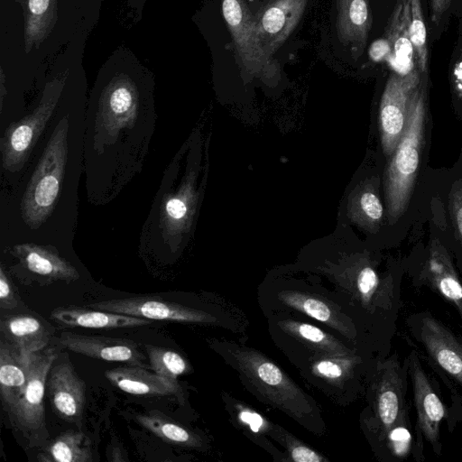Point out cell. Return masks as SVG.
Returning <instances> with one entry per match:
<instances>
[{
	"label": "cell",
	"mask_w": 462,
	"mask_h": 462,
	"mask_svg": "<svg viewBox=\"0 0 462 462\" xmlns=\"http://www.w3.org/2000/svg\"><path fill=\"white\" fill-rule=\"evenodd\" d=\"M367 252L328 262L317 270L336 289L328 292L355 320L372 352L380 358L390 355L402 306L401 285L404 268L391 265L383 273Z\"/></svg>",
	"instance_id": "cell-1"
},
{
	"label": "cell",
	"mask_w": 462,
	"mask_h": 462,
	"mask_svg": "<svg viewBox=\"0 0 462 462\" xmlns=\"http://www.w3.org/2000/svg\"><path fill=\"white\" fill-rule=\"evenodd\" d=\"M212 347L256 399L285 413L311 433H325L326 425L315 400L264 354L230 339L214 340Z\"/></svg>",
	"instance_id": "cell-2"
},
{
	"label": "cell",
	"mask_w": 462,
	"mask_h": 462,
	"mask_svg": "<svg viewBox=\"0 0 462 462\" xmlns=\"http://www.w3.org/2000/svg\"><path fill=\"white\" fill-rule=\"evenodd\" d=\"M408 363L397 353L378 357L372 367L364 396L366 407L360 416L361 429L371 448L391 430L411 424L407 402Z\"/></svg>",
	"instance_id": "cell-3"
},
{
	"label": "cell",
	"mask_w": 462,
	"mask_h": 462,
	"mask_svg": "<svg viewBox=\"0 0 462 462\" xmlns=\"http://www.w3.org/2000/svg\"><path fill=\"white\" fill-rule=\"evenodd\" d=\"M426 119L423 81L412 94L407 125L384 174L383 190L390 224L395 223L407 210L420 166Z\"/></svg>",
	"instance_id": "cell-4"
},
{
	"label": "cell",
	"mask_w": 462,
	"mask_h": 462,
	"mask_svg": "<svg viewBox=\"0 0 462 462\" xmlns=\"http://www.w3.org/2000/svg\"><path fill=\"white\" fill-rule=\"evenodd\" d=\"M264 314L288 311L311 318L337 333L358 351L375 356L355 320L324 289L320 291L295 286H275L258 292ZM376 357V356H375Z\"/></svg>",
	"instance_id": "cell-5"
},
{
	"label": "cell",
	"mask_w": 462,
	"mask_h": 462,
	"mask_svg": "<svg viewBox=\"0 0 462 462\" xmlns=\"http://www.w3.org/2000/svg\"><path fill=\"white\" fill-rule=\"evenodd\" d=\"M357 354L351 356H316L291 364L301 377L332 402L347 405L364 396L368 374L376 359Z\"/></svg>",
	"instance_id": "cell-6"
},
{
	"label": "cell",
	"mask_w": 462,
	"mask_h": 462,
	"mask_svg": "<svg viewBox=\"0 0 462 462\" xmlns=\"http://www.w3.org/2000/svg\"><path fill=\"white\" fill-rule=\"evenodd\" d=\"M405 326L411 342L442 379L462 388V336L428 310L410 313Z\"/></svg>",
	"instance_id": "cell-7"
},
{
	"label": "cell",
	"mask_w": 462,
	"mask_h": 462,
	"mask_svg": "<svg viewBox=\"0 0 462 462\" xmlns=\"http://www.w3.org/2000/svg\"><path fill=\"white\" fill-rule=\"evenodd\" d=\"M265 316L272 340L291 363L316 356L366 355L337 338L332 332L305 322L291 312L278 311Z\"/></svg>",
	"instance_id": "cell-8"
},
{
	"label": "cell",
	"mask_w": 462,
	"mask_h": 462,
	"mask_svg": "<svg viewBox=\"0 0 462 462\" xmlns=\"http://www.w3.org/2000/svg\"><path fill=\"white\" fill-rule=\"evenodd\" d=\"M406 360L412 387L417 432L430 444L435 455L440 456L441 422L446 420L449 432L452 433L457 422L462 420V404H453L449 408L446 406L438 382L424 369L417 349H412L406 356Z\"/></svg>",
	"instance_id": "cell-9"
},
{
	"label": "cell",
	"mask_w": 462,
	"mask_h": 462,
	"mask_svg": "<svg viewBox=\"0 0 462 462\" xmlns=\"http://www.w3.org/2000/svg\"><path fill=\"white\" fill-rule=\"evenodd\" d=\"M68 121L53 131L22 202V214L31 227H38L50 215L58 197L67 159Z\"/></svg>",
	"instance_id": "cell-10"
},
{
	"label": "cell",
	"mask_w": 462,
	"mask_h": 462,
	"mask_svg": "<svg viewBox=\"0 0 462 462\" xmlns=\"http://www.w3.org/2000/svg\"><path fill=\"white\" fill-rule=\"evenodd\" d=\"M222 14L241 71L268 86L276 85L281 79L279 62L262 46L255 19L246 1L222 0Z\"/></svg>",
	"instance_id": "cell-11"
},
{
	"label": "cell",
	"mask_w": 462,
	"mask_h": 462,
	"mask_svg": "<svg viewBox=\"0 0 462 462\" xmlns=\"http://www.w3.org/2000/svg\"><path fill=\"white\" fill-rule=\"evenodd\" d=\"M56 357L53 348L28 354L26 384L6 410L14 427L31 441L39 442L47 437L44 394Z\"/></svg>",
	"instance_id": "cell-12"
},
{
	"label": "cell",
	"mask_w": 462,
	"mask_h": 462,
	"mask_svg": "<svg viewBox=\"0 0 462 462\" xmlns=\"http://www.w3.org/2000/svg\"><path fill=\"white\" fill-rule=\"evenodd\" d=\"M416 288L427 287L457 311L462 323V280L448 248L433 238L421 257L404 267Z\"/></svg>",
	"instance_id": "cell-13"
},
{
	"label": "cell",
	"mask_w": 462,
	"mask_h": 462,
	"mask_svg": "<svg viewBox=\"0 0 462 462\" xmlns=\"http://www.w3.org/2000/svg\"><path fill=\"white\" fill-rule=\"evenodd\" d=\"M418 69L402 75L390 74L379 106V129L383 153L391 156L407 125L409 106L415 89L422 82Z\"/></svg>",
	"instance_id": "cell-14"
},
{
	"label": "cell",
	"mask_w": 462,
	"mask_h": 462,
	"mask_svg": "<svg viewBox=\"0 0 462 462\" xmlns=\"http://www.w3.org/2000/svg\"><path fill=\"white\" fill-rule=\"evenodd\" d=\"M64 82L63 78H57L48 82L35 110L6 132L2 142L5 169L16 171L23 166L32 144L56 106Z\"/></svg>",
	"instance_id": "cell-15"
},
{
	"label": "cell",
	"mask_w": 462,
	"mask_h": 462,
	"mask_svg": "<svg viewBox=\"0 0 462 462\" xmlns=\"http://www.w3.org/2000/svg\"><path fill=\"white\" fill-rule=\"evenodd\" d=\"M90 309L139 317L147 319L221 326V317L152 297L114 299L90 303Z\"/></svg>",
	"instance_id": "cell-16"
},
{
	"label": "cell",
	"mask_w": 462,
	"mask_h": 462,
	"mask_svg": "<svg viewBox=\"0 0 462 462\" xmlns=\"http://www.w3.org/2000/svg\"><path fill=\"white\" fill-rule=\"evenodd\" d=\"M46 391L54 412L62 420L79 424L86 403V383L68 358L52 364Z\"/></svg>",
	"instance_id": "cell-17"
},
{
	"label": "cell",
	"mask_w": 462,
	"mask_h": 462,
	"mask_svg": "<svg viewBox=\"0 0 462 462\" xmlns=\"http://www.w3.org/2000/svg\"><path fill=\"white\" fill-rule=\"evenodd\" d=\"M60 345L74 353L109 362H123L151 370L149 361L133 340L62 332Z\"/></svg>",
	"instance_id": "cell-18"
},
{
	"label": "cell",
	"mask_w": 462,
	"mask_h": 462,
	"mask_svg": "<svg viewBox=\"0 0 462 462\" xmlns=\"http://www.w3.org/2000/svg\"><path fill=\"white\" fill-rule=\"evenodd\" d=\"M309 0H273L258 14L256 28L264 51L271 56L278 51L300 23Z\"/></svg>",
	"instance_id": "cell-19"
},
{
	"label": "cell",
	"mask_w": 462,
	"mask_h": 462,
	"mask_svg": "<svg viewBox=\"0 0 462 462\" xmlns=\"http://www.w3.org/2000/svg\"><path fill=\"white\" fill-rule=\"evenodd\" d=\"M372 26L368 0H337L336 31L340 42L356 59L364 51Z\"/></svg>",
	"instance_id": "cell-20"
},
{
	"label": "cell",
	"mask_w": 462,
	"mask_h": 462,
	"mask_svg": "<svg viewBox=\"0 0 462 462\" xmlns=\"http://www.w3.org/2000/svg\"><path fill=\"white\" fill-rule=\"evenodd\" d=\"M149 370L126 364L106 370L105 376L113 385L131 394L164 396L181 393L176 380Z\"/></svg>",
	"instance_id": "cell-21"
},
{
	"label": "cell",
	"mask_w": 462,
	"mask_h": 462,
	"mask_svg": "<svg viewBox=\"0 0 462 462\" xmlns=\"http://www.w3.org/2000/svg\"><path fill=\"white\" fill-rule=\"evenodd\" d=\"M410 1L398 0L385 31L391 55L387 62L394 72L405 75L415 69V54L410 37Z\"/></svg>",
	"instance_id": "cell-22"
},
{
	"label": "cell",
	"mask_w": 462,
	"mask_h": 462,
	"mask_svg": "<svg viewBox=\"0 0 462 462\" xmlns=\"http://www.w3.org/2000/svg\"><path fill=\"white\" fill-rule=\"evenodd\" d=\"M0 331L4 339L27 354L44 349L52 335L44 320L29 314L2 317Z\"/></svg>",
	"instance_id": "cell-23"
},
{
	"label": "cell",
	"mask_w": 462,
	"mask_h": 462,
	"mask_svg": "<svg viewBox=\"0 0 462 462\" xmlns=\"http://www.w3.org/2000/svg\"><path fill=\"white\" fill-rule=\"evenodd\" d=\"M51 317L67 327L88 328H134L150 325L151 319L79 307H60L54 309Z\"/></svg>",
	"instance_id": "cell-24"
},
{
	"label": "cell",
	"mask_w": 462,
	"mask_h": 462,
	"mask_svg": "<svg viewBox=\"0 0 462 462\" xmlns=\"http://www.w3.org/2000/svg\"><path fill=\"white\" fill-rule=\"evenodd\" d=\"M14 251L28 271L51 282H71L79 278L76 268L51 249L25 244L15 246Z\"/></svg>",
	"instance_id": "cell-25"
},
{
	"label": "cell",
	"mask_w": 462,
	"mask_h": 462,
	"mask_svg": "<svg viewBox=\"0 0 462 462\" xmlns=\"http://www.w3.org/2000/svg\"><path fill=\"white\" fill-rule=\"evenodd\" d=\"M28 354L7 342H0V393L5 411L26 384Z\"/></svg>",
	"instance_id": "cell-26"
},
{
	"label": "cell",
	"mask_w": 462,
	"mask_h": 462,
	"mask_svg": "<svg viewBox=\"0 0 462 462\" xmlns=\"http://www.w3.org/2000/svg\"><path fill=\"white\" fill-rule=\"evenodd\" d=\"M24 16V49L28 53L50 35L58 19V0H16Z\"/></svg>",
	"instance_id": "cell-27"
},
{
	"label": "cell",
	"mask_w": 462,
	"mask_h": 462,
	"mask_svg": "<svg viewBox=\"0 0 462 462\" xmlns=\"http://www.w3.org/2000/svg\"><path fill=\"white\" fill-rule=\"evenodd\" d=\"M377 185L373 180H365L355 188L347 201L350 220L371 233L378 230L383 217Z\"/></svg>",
	"instance_id": "cell-28"
},
{
	"label": "cell",
	"mask_w": 462,
	"mask_h": 462,
	"mask_svg": "<svg viewBox=\"0 0 462 462\" xmlns=\"http://www.w3.org/2000/svg\"><path fill=\"white\" fill-rule=\"evenodd\" d=\"M38 459L45 462L92 461L90 441L80 431L67 430L50 442Z\"/></svg>",
	"instance_id": "cell-29"
},
{
	"label": "cell",
	"mask_w": 462,
	"mask_h": 462,
	"mask_svg": "<svg viewBox=\"0 0 462 462\" xmlns=\"http://www.w3.org/2000/svg\"><path fill=\"white\" fill-rule=\"evenodd\" d=\"M135 420L143 428L164 441L189 448H201L205 447L203 439L198 434L172 421L170 418L156 411L146 414H139Z\"/></svg>",
	"instance_id": "cell-30"
},
{
	"label": "cell",
	"mask_w": 462,
	"mask_h": 462,
	"mask_svg": "<svg viewBox=\"0 0 462 462\" xmlns=\"http://www.w3.org/2000/svg\"><path fill=\"white\" fill-rule=\"evenodd\" d=\"M197 201L193 178H189L180 192L165 204L166 226L172 232H181L189 226Z\"/></svg>",
	"instance_id": "cell-31"
},
{
	"label": "cell",
	"mask_w": 462,
	"mask_h": 462,
	"mask_svg": "<svg viewBox=\"0 0 462 462\" xmlns=\"http://www.w3.org/2000/svg\"><path fill=\"white\" fill-rule=\"evenodd\" d=\"M223 400L228 413L236 425L243 429L246 428L248 431L255 435H269L275 441L280 442L283 428L273 424L261 414L244 406L228 395L223 396Z\"/></svg>",
	"instance_id": "cell-32"
},
{
	"label": "cell",
	"mask_w": 462,
	"mask_h": 462,
	"mask_svg": "<svg viewBox=\"0 0 462 462\" xmlns=\"http://www.w3.org/2000/svg\"><path fill=\"white\" fill-rule=\"evenodd\" d=\"M151 370L154 373L176 380V378L189 370L186 360L178 353L152 346L145 345Z\"/></svg>",
	"instance_id": "cell-33"
},
{
	"label": "cell",
	"mask_w": 462,
	"mask_h": 462,
	"mask_svg": "<svg viewBox=\"0 0 462 462\" xmlns=\"http://www.w3.org/2000/svg\"><path fill=\"white\" fill-rule=\"evenodd\" d=\"M410 1V37L415 54V62L421 74L427 72L428 49L427 31L424 23L421 1Z\"/></svg>",
	"instance_id": "cell-34"
},
{
	"label": "cell",
	"mask_w": 462,
	"mask_h": 462,
	"mask_svg": "<svg viewBox=\"0 0 462 462\" xmlns=\"http://www.w3.org/2000/svg\"><path fill=\"white\" fill-rule=\"evenodd\" d=\"M448 208L458 246L456 249L457 267L462 280V174L452 185Z\"/></svg>",
	"instance_id": "cell-35"
},
{
	"label": "cell",
	"mask_w": 462,
	"mask_h": 462,
	"mask_svg": "<svg viewBox=\"0 0 462 462\" xmlns=\"http://www.w3.org/2000/svg\"><path fill=\"white\" fill-rule=\"evenodd\" d=\"M280 444L287 448L288 454L295 462H322L328 461L320 454L301 443L294 436L284 430Z\"/></svg>",
	"instance_id": "cell-36"
},
{
	"label": "cell",
	"mask_w": 462,
	"mask_h": 462,
	"mask_svg": "<svg viewBox=\"0 0 462 462\" xmlns=\"http://www.w3.org/2000/svg\"><path fill=\"white\" fill-rule=\"evenodd\" d=\"M20 303L3 269L0 270V306L2 310H14Z\"/></svg>",
	"instance_id": "cell-37"
},
{
	"label": "cell",
	"mask_w": 462,
	"mask_h": 462,
	"mask_svg": "<svg viewBox=\"0 0 462 462\" xmlns=\"http://www.w3.org/2000/svg\"><path fill=\"white\" fill-rule=\"evenodd\" d=\"M368 54L370 59L376 62L388 60L391 48L387 39L384 37L374 41L369 47Z\"/></svg>",
	"instance_id": "cell-38"
},
{
	"label": "cell",
	"mask_w": 462,
	"mask_h": 462,
	"mask_svg": "<svg viewBox=\"0 0 462 462\" xmlns=\"http://www.w3.org/2000/svg\"><path fill=\"white\" fill-rule=\"evenodd\" d=\"M452 0H431L430 20L438 23L444 13L449 8Z\"/></svg>",
	"instance_id": "cell-39"
},
{
	"label": "cell",
	"mask_w": 462,
	"mask_h": 462,
	"mask_svg": "<svg viewBox=\"0 0 462 462\" xmlns=\"http://www.w3.org/2000/svg\"><path fill=\"white\" fill-rule=\"evenodd\" d=\"M452 78L456 91L462 98V60L455 64L452 70Z\"/></svg>",
	"instance_id": "cell-40"
}]
</instances>
